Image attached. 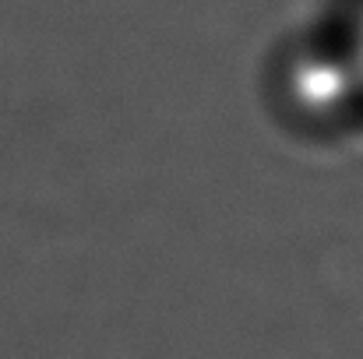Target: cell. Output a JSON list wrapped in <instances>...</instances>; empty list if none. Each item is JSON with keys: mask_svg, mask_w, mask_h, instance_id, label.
<instances>
[{"mask_svg": "<svg viewBox=\"0 0 363 359\" xmlns=\"http://www.w3.org/2000/svg\"><path fill=\"white\" fill-rule=\"evenodd\" d=\"M357 39H360V57H363V14H360V25H357Z\"/></svg>", "mask_w": 363, "mask_h": 359, "instance_id": "1", "label": "cell"}]
</instances>
